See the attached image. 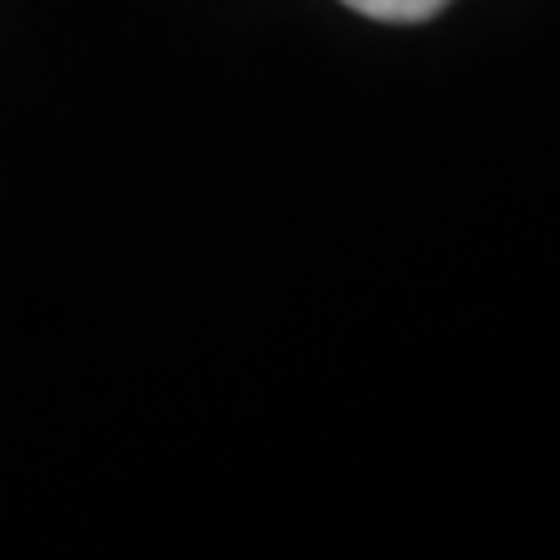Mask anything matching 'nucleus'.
<instances>
[{"label": "nucleus", "mask_w": 560, "mask_h": 560, "mask_svg": "<svg viewBox=\"0 0 560 560\" xmlns=\"http://www.w3.org/2000/svg\"><path fill=\"white\" fill-rule=\"evenodd\" d=\"M350 10L370 14V20H388V24H416L430 20L434 10H444L448 0H346Z\"/></svg>", "instance_id": "nucleus-1"}]
</instances>
